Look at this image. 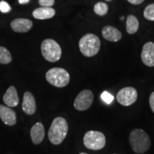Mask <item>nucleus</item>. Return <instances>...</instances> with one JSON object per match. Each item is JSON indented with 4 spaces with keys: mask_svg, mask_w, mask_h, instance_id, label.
Returning <instances> with one entry per match:
<instances>
[{
    "mask_svg": "<svg viewBox=\"0 0 154 154\" xmlns=\"http://www.w3.org/2000/svg\"><path fill=\"white\" fill-rule=\"evenodd\" d=\"M0 118L7 126H14L17 123V115L13 109L5 105L0 104Z\"/></svg>",
    "mask_w": 154,
    "mask_h": 154,
    "instance_id": "nucleus-10",
    "label": "nucleus"
},
{
    "mask_svg": "<svg viewBox=\"0 0 154 154\" xmlns=\"http://www.w3.org/2000/svg\"><path fill=\"white\" fill-rule=\"evenodd\" d=\"M22 109L24 112L28 115H32L36 112V101L33 94L30 93V92L26 91L24 94L22 102Z\"/></svg>",
    "mask_w": 154,
    "mask_h": 154,
    "instance_id": "nucleus-12",
    "label": "nucleus"
},
{
    "mask_svg": "<svg viewBox=\"0 0 154 154\" xmlns=\"http://www.w3.org/2000/svg\"><path fill=\"white\" fill-rule=\"evenodd\" d=\"M94 100V94L88 89L83 90L77 95L74 102V106L78 111H86L89 109Z\"/></svg>",
    "mask_w": 154,
    "mask_h": 154,
    "instance_id": "nucleus-8",
    "label": "nucleus"
},
{
    "mask_svg": "<svg viewBox=\"0 0 154 154\" xmlns=\"http://www.w3.org/2000/svg\"><path fill=\"white\" fill-rule=\"evenodd\" d=\"M94 11L97 15L100 17H103L107 14L108 11H109V7L106 3L100 2L96 3L94 5Z\"/></svg>",
    "mask_w": 154,
    "mask_h": 154,
    "instance_id": "nucleus-19",
    "label": "nucleus"
},
{
    "mask_svg": "<svg viewBox=\"0 0 154 154\" xmlns=\"http://www.w3.org/2000/svg\"><path fill=\"white\" fill-rule=\"evenodd\" d=\"M79 154H87V153H81Z\"/></svg>",
    "mask_w": 154,
    "mask_h": 154,
    "instance_id": "nucleus-27",
    "label": "nucleus"
},
{
    "mask_svg": "<svg viewBox=\"0 0 154 154\" xmlns=\"http://www.w3.org/2000/svg\"><path fill=\"white\" fill-rule=\"evenodd\" d=\"M12 60L10 52L7 48L0 46V63L7 64Z\"/></svg>",
    "mask_w": 154,
    "mask_h": 154,
    "instance_id": "nucleus-18",
    "label": "nucleus"
},
{
    "mask_svg": "<svg viewBox=\"0 0 154 154\" xmlns=\"http://www.w3.org/2000/svg\"><path fill=\"white\" fill-rule=\"evenodd\" d=\"M106 1H107V2H111V0H106Z\"/></svg>",
    "mask_w": 154,
    "mask_h": 154,
    "instance_id": "nucleus-28",
    "label": "nucleus"
},
{
    "mask_svg": "<svg viewBox=\"0 0 154 154\" xmlns=\"http://www.w3.org/2000/svg\"><path fill=\"white\" fill-rule=\"evenodd\" d=\"M11 10V7L7 2H0V11L2 13H8Z\"/></svg>",
    "mask_w": 154,
    "mask_h": 154,
    "instance_id": "nucleus-22",
    "label": "nucleus"
},
{
    "mask_svg": "<svg viewBox=\"0 0 154 154\" xmlns=\"http://www.w3.org/2000/svg\"><path fill=\"white\" fill-rule=\"evenodd\" d=\"M84 144L91 150H101L106 145V138L103 133L96 131H88L84 135Z\"/></svg>",
    "mask_w": 154,
    "mask_h": 154,
    "instance_id": "nucleus-6",
    "label": "nucleus"
},
{
    "mask_svg": "<svg viewBox=\"0 0 154 154\" xmlns=\"http://www.w3.org/2000/svg\"><path fill=\"white\" fill-rule=\"evenodd\" d=\"M102 36L107 41L113 42H119L122 37L120 31L112 26H106L102 29Z\"/></svg>",
    "mask_w": 154,
    "mask_h": 154,
    "instance_id": "nucleus-15",
    "label": "nucleus"
},
{
    "mask_svg": "<svg viewBox=\"0 0 154 154\" xmlns=\"http://www.w3.org/2000/svg\"><path fill=\"white\" fill-rule=\"evenodd\" d=\"M101 98L103 101L106 102V103H108V104L112 103L113 99H114V97H113V96L112 95V94H109V92H107V91H103V93L101 94Z\"/></svg>",
    "mask_w": 154,
    "mask_h": 154,
    "instance_id": "nucleus-21",
    "label": "nucleus"
},
{
    "mask_svg": "<svg viewBox=\"0 0 154 154\" xmlns=\"http://www.w3.org/2000/svg\"><path fill=\"white\" fill-rule=\"evenodd\" d=\"M4 102L8 107H15L19 104V96L16 88L14 86H9L3 96Z\"/></svg>",
    "mask_w": 154,
    "mask_h": 154,
    "instance_id": "nucleus-14",
    "label": "nucleus"
},
{
    "mask_svg": "<svg viewBox=\"0 0 154 154\" xmlns=\"http://www.w3.org/2000/svg\"><path fill=\"white\" fill-rule=\"evenodd\" d=\"M127 1H128L129 3L132 4V5H140V4L143 3L144 0H127Z\"/></svg>",
    "mask_w": 154,
    "mask_h": 154,
    "instance_id": "nucleus-25",
    "label": "nucleus"
},
{
    "mask_svg": "<svg viewBox=\"0 0 154 154\" xmlns=\"http://www.w3.org/2000/svg\"><path fill=\"white\" fill-rule=\"evenodd\" d=\"M143 16L147 20L154 22V4H151L146 7L143 11Z\"/></svg>",
    "mask_w": 154,
    "mask_h": 154,
    "instance_id": "nucleus-20",
    "label": "nucleus"
},
{
    "mask_svg": "<svg viewBox=\"0 0 154 154\" xmlns=\"http://www.w3.org/2000/svg\"><path fill=\"white\" fill-rule=\"evenodd\" d=\"M139 22L134 15H128L126 19V32L129 34H134L138 30Z\"/></svg>",
    "mask_w": 154,
    "mask_h": 154,
    "instance_id": "nucleus-17",
    "label": "nucleus"
},
{
    "mask_svg": "<svg viewBox=\"0 0 154 154\" xmlns=\"http://www.w3.org/2000/svg\"><path fill=\"white\" fill-rule=\"evenodd\" d=\"M129 142L133 151L138 154L146 153L151 146V139L149 135L140 128H136L131 132Z\"/></svg>",
    "mask_w": 154,
    "mask_h": 154,
    "instance_id": "nucleus-2",
    "label": "nucleus"
},
{
    "mask_svg": "<svg viewBox=\"0 0 154 154\" xmlns=\"http://www.w3.org/2000/svg\"><path fill=\"white\" fill-rule=\"evenodd\" d=\"M69 130L68 123L63 117H57L51 123L48 137L51 143L54 145H59L66 138Z\"/></svg>",
    "mask_w": 154,
    "mask_h": 154,
    "instance_id": "nucleus-1",
    "label": "nucleus"
},
{
    "mask_svg": "<svg viewBox=\"0 0 154 154\" xmlns=\"http://www.w3.org/2000/svg\"><path fill=\"white\" fill-rule=\"evenodd\" d=\"M33 22L28 19L17 18L11 22V27L13 31L18 33H25L31 30Z\"/></svg>",
    "mask_w": 154,
    "mask_h": 154,
    "instance_id": "nucleus-11",
    "label": "nucleus"
},
{
    "mask_svg": "<svg viewBox=\"0 0 154 154\" xmlns=\"http://www.w3.org/2000/svg\"><path fill=\"white\" fill-rule=\"evenodd\" d=\"M56 11L51 7H39L33 11L32 15L34 18L39 20H44V19H51L54 16Z\"/></svg>",
    "mask_w": 154,
    "mask_h": 154,
    "instance_id": "nucleus-16",
    "label": "nucleus"
},
{
    "mask_svg": "<svg viewBox=\"0 0 154 154\" xmlns=\"http://www.w3.org/2000/svg\"><path fill=\"white\" fill-rule=\"evenodd\" d=\"M30 135L34 144L38 145V144L41 143L45 136V130H44V125L40 122L34 124L31 128Z\"/></svg>",
    "mask_w": 154,
    "mask_h": 154,
    "instance_id": "nucleus-13",
    "label": "nucleus"
},
{
    "mask_svg": "<svg viewBox=\"0 0 154 154\" xmlns=\"http://www.w3.org/2000/svg\"><path fill=\"white\" fill-rule=\"evenodd\" d=\"M54 2V0H38V4L44 7H51Z\"/></svg>",
    "mask_w": 154,
    "mask_h": 154,
    "instance_id": "nucleus-23",
    "label": "nucleus"
},
{
    "mask_svg": "<svg viewBox=\"0 0 154 154\" xmlns=\"http://www.w3.org/2000/svg\"><path fill=\"white\" fill-rule=\"evenodd\" d=\"M138 98V92L136 88L128 86L121 88L116 95V99L120 104L124 106L132 105L136 101Z\"/></svg>",
    "mask_w": 154,
    "mask_h": 154,
    "instance_id": "nucleus-7",
    "label": "nucleus"
},
{
    "mask_svg": "<svg viewBox=\"0 0 154 154\" xmlns=\"http://www.w3.org/2000/svg\"><path fill=\"white\" fill-rule=\"evenodd\" d=\"M149 104L151 106V110L154 113V91L151 94L149 97Z\"/></svg>",
    "mask_w": 154,
    "mask_h": 154,
    "instance_id": "nucleus-24",
    "label": "nucleus"
},
{
    "mask_svg": "<svg viewBox=\"0 0 154 154\" xmlns=\"http://www.w3.org/2000/svg\"><path fill=\"white\" fill-rule=\"evenodd\" d=\"M41 51L44 59L49 62H57L61 59V47L51 38H47L42 42Z\"/></svg>",
    "mask_w": 154,
    "mask_h": 154,
    "instance_id": "nucleus-4",
    "label": "nucleus"
},
{
    "mask_svg": "<svg viewBox=\"0 0 154 154\" xmlns=\"http://www.w3.org/2000/svg\"><path fill=\"white\" fill-rule=\"evenodd\" d=\"M80 51L86 57H91L97 54L101 47V41L94 34H86L82 36L79 43Z\"/></svg>",
    "mask_w": 154,
    "mask_h": 154,
    "instance_id": "nucleus-3",
    "label": "nucleus"
},
{
    "mask_svg": "<svg viewBox=\"0 0 154 154\" xmlns=\"http://www.w3.org/2000/svg\"><path fill=\"white\" fill-rule=\"evenodd\" d=\"M46 79L54 86L62 88L68 85L70 76L64 69L56 67L48 71L46 74Z\"/></svg>",
    "mask_w": 154,
    "mask_h": 154,
    "instance_id": "nucleus-5",
    "label": "nucleus"
},
{
    "mask_svg": "<svg viewBox=\"0 0 154 154\" xmlns=\"http://www.w3.org/2000/svg\"><path fill=\"white\" fill-rule=\"evenodd\" d=\"M29 1L30 0H19V3L20 5H26L29 2Z\"/></svg>",
    "mask_w": 154,
    "mask_h": 154,
    "instance_id": "nucleus-26",
    "label": "nucleus"
},
{
    "mask_svg": "<svg viewBox=\"0 0 154 154\" xmlns=\"http://www.w3.org/2000/svg\"><path fill=\"white\" fill-rule=\"evenodd\" d=\"M141 60L146 66H154V43L147 42L143 45L141 51Z\"/></svg>",
    "mask_w": 154,
    "mask_h": 154,
    "instance_id": "nucleus-9",
    "label": "nucleus"
}]
</instances>
